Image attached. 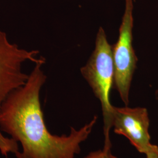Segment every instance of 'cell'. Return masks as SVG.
<instances>
[{"mask_svg":"<svg viewBox=\"0 0 158 158\" xmlns=\"http://www.w3.org/2000/svg\"><path fill=\"white\" fill-rule=\"evenodd\" d=\"M155 97H156V100L157 102V104H158V85L157 87V89L156 90V92H155Z\"/></svg>","mask_w":158,"mask_h":158,"instance_id":"cell-9","label":"cell"},{"mask_svg":"<svg viewBox=\"0 0 158 158\" xmlns=\"http://www.w3.org/2000/svg\"><path fill=\"white\" fill-rule=\"evenodd\" d=\"M111 149L103 147L102 149L89 153L85 158H118L113 155Z\"/></svg>","mask_w":158,"mask_h":158,"instance_id":"cell-7","label":"cell"},{"mask_svg":"<svg viewBox=\"0 0 158 158\" xmlns=\"http://www.w3.org/2000/svg\"><path fill=\"white\" fill-rule=\"evenodd\" d=\"M80 73L100 101L103 117L104 147L111 148L110 131L112 129L114 106L110 93L114 87L115 69L112 45L104 28L100 27L96 35L94 49Z\"/></svg>","mask_w":158,"mask_h":158,"instance_id":"cell-2","label":"cell"},{"mask_svg":"<svg viewBox=\"0 0 158 158\" xmlns=\"http://www.w3.org/2000/svg\"><path fill=\"white\" fill-rule=\"evenodd\" d=\"M145 155L146 158H158V146L152 143Z\"/></svg>","mask_w":158,"mask_h":158,"instance_id":"cell-8","label":"cell"},{"mask_svg":"<svg viewBox=\"0 0 158 158\" xmlns=\"http://www.w3.org/2000/svg\"><path fill=\"white\" fill-rule=\"evenodd\" d=\"M133 0H125V9L119 28L118 40L112 45L115 69L114 88L125 106L130 102V89L138 58L133 47Z\"/></svg>","mask_w":158,"mask_h":158,"instance_id":"cell-3","label":"cell"},{"mask_svg":"<svg viewBox=\"0 0 158 158\" xmlns=\"http://www.w3.org/2000/svg\"><path fill=\"white\" fill-rule=\"evenodd\" d=\"M150 119L147 108L114 106L112 128L114 133L125 136L138 152L145 154L151 145Z\"/></svg>","mask_w":158,"mask_h":158,"instance_id":"cell-5","label":"cell"},{"mask_svg":"<svg viewBox=\"0 0 158 158\" xmlns=\"http://www.w3.org/2000/svg\"><path fill=\"white\" fill-rule=\"evenodd\" d=\"M45 63V59L36 63L25 84L6 98L0 109V130L22 146L17 158H74L90 135L97 117L78 130L71 127L69 135L51 134L40 102L47 78L42 69Z\"/></svg>","mask_w":158,"mask_h":158,"instance_id":"cell-1","label":"cell"},{"mask_svg":"<svg viewBox=\"0 0 158 158\" xmlns=\"http://www.w3.org/2000/svg\"><path fill=\"white\" fill-rule=\"evenodd\" d=\"M0 151L2 155L7 156L9 153L15 154V156L18 155L19 151L18 150V142L11 138H7L6 140L0 139Z\"/></svg>","mask_w":158,"mask_h":158,"instance_id":"cell-6","label":"cell"},{"mask_svg":"<svg viewBox=\"0 0 158 158\" xmlns=\"http://www.w3.org/2000/svg\"><path fill=\"white\" fill-rule=\"evenodd\" d=\"M38 53V51L22 49L10 42L6 34L0 30V109L8 96L25 85L28 79L29 74L23 72V63L27 61L36 63L45 59L37 57Z\"/></svg>","mask_w":158,"mask_h":158,"instance_id":"cell-4","label":"cell"}]
</instances>
